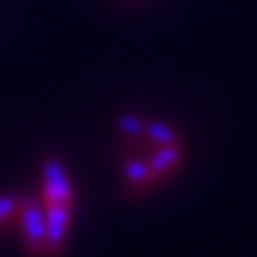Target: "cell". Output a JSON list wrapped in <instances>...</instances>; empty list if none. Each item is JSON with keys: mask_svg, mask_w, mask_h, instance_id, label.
Segmentation results:
<instances>
[{"mask_svg": "<svg viewBox=\"0 0 257 257\" xmlns=\"http://www.w3.org/2000/svg\"><path fill=\"white\" fill-rule=\"evenodd\" d=\"M20 221L24 240H26V248L30 255H41L45 248V214L41 212L35 202L30 199H22L20 204Z\"/></svg>", "mask_w": 257, "mask_h": 257, "instance_id": "1", "label": "cell"}, {"mask_svg": "<svg viewBox=\"0 0 257 257\" xmlns=\"http://www.w3.org/2000/svg\"><path fill=\"white\" fill-rule=\"evenodd\" d=\"M73 191L67 178L64 167L56 159H47L43 163V204H71Z\"/></svg>", "mask_w": 257, "mask_h": 257, "instance_id": "2", "label": "cell"}, {"mask_svg": "<svg viewBox=\"0 0 257 257\" xmlns=\"http://www.w3.org/2000/svg\"><path fill=\"white\" fill-rule=\"evenodd\" d=\"M69 223H71V204L45 206V248L52 255H58L62 251Z\"/></svg>", "mask_w": 257, "mask_h": 257, "instance_id": "3", "label": "cell"}, {"mask_svg": "<svg viewBox=\"0 0 257 257\" xmlns=\"http://www.w3.org/2000/svg\"><path fill=\"white\" fill-rule=\"evenodd\" d=\"M178 161H180V150L176 148L174 144H172V146H161V150L150 161V172H152V176L170 172L172 167L178 163Z\"/></svg>", "mask_w": 257, "mask_h": 257, "instance_id": "4", "label": "cell"}, {"mask_svg": "<svg viewBox=\"0 0 257 257\" xmlns=\"http://www.w3.org/2000/svg\"><path fill=\"white\" fill-rule=\"evenodd\" d=\"M146 135L152 142H157L159 146H172V144H176V138H178L174 128H170L163 122H150V124H146Z\"/></svg>", "mask_w": 257, "mask_h": 257, "instance_id": "5", "label": "cell"}, {"mask_svg": "<svg viewBox=\"0 0 257 257\" xmlns=\"http://www.w3.org/2000/svg\"><path fill=\"white\" fill-rule=\"evenodd\" d=\"M126 176H128V180H133L135 184H144V182H148L152 178V172H150V167L138 163V161H128L126 163Z\"/></svg>", "mask_w": 257, "mask_h": 257, "instance_id": "6", "label": "cell"}, {"mask_svg": "<svg viewBox=\"0 0 257 257\" xmlns=\"http://www.w3.org/2000/svg\"><path fill=\"white\" fill-rule=\"evenodd\" d=\"M20 204H22V199L13 197V195H3L0 197V225H5L13 214L20 212Z\"/></svg>", "mask_w": 257, "mask_h": 257, "instance_id": "7", "label": "cell"}, {"mask_svg": "<svg viewBox=\"0 0 257 257\" xmlns=\"http://www.w3.org/2000/svg\"><path fill=\"white\" fill-rule=\"evenodd\" d=\"M120 131H122L124 135H128V138H138V135L142 133H146V124L142 122L140 118H135V116H122L120 118Z\"/></svg>", "mask_w": 257, "mask_h": 257, "instance_id": "8", "label": "cell"}]
</instances>
